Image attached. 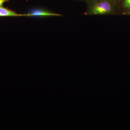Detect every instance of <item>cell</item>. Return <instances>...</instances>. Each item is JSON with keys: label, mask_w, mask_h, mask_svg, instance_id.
Returning a JSON list of instances; mask_svg holds the SVG:
<instances>
[{"label": "cell", "mask_w": 130, "mask_h": 130, "mask_svg": "<svg viewBox=\"0 0 130 130\" xmlns=\"http://www.w3.org/2000/svg\"><path fill=\"white\" fill-rule=\"evenodd\" d=\"M85 15H111L116 14L117 5L112 0H88Z\"/></svg>", "instance_id": "6da1fadb"}, {"label": "cell", "mask_w": 130, "mask_h": 130, "mask_svg": "<svg viewBox=\"0 0 130 130\" xmlns=\"http://www.w3.org/2000/svg\"><path fill=\"white\" fill-rule=\"evenodd\" d=\"M27 17H48V16H60L61 14L54 13L44 9H35L27 13Z\"/></svg>", "instance_id": "7a4b0ae2"}, {"label": "cell", "mask_w": 130, "mask_h": 130, "mask_svg": "<svg viewBox=\"0 0 130 130\" xmlns=\"http://www.w3.org/2000/svg\"><path fill=\"white\" fill-rule=\"evenodd\" d=\"M0 16H11V17H20L27 16V14H19L16 12L5 8L3 6L0 7Z\"/></svg>", "instance_id": "3957f363"}, {"label": "cell", "mask_w": 130, "mask_h": 130, "mask_svg": "<svg viewBox=\"0 0 130 130\" xmlns=\"http://www.w3.org/2000/svg\"><path fill=\"white\" fill-rule=\"evenodd\" d=\"M122 4L121 6L126 14H130V0H121Z\"/></svg>", "instance_id": "277c9868"}, {"label": "cell", "mask_w": 130, "mask_h": 130, "mask_svg": "<svg viewBox=\"0 0 130 130\" xmlns=\"http://www.w3.org/2000/svg\"><path fill=\"white\" fill-rule=\"evenodd\" d=\"M10 0H0V7L3 6V4L5 2H8Z\"/></svg>", "instance_id": "5b68a950"}, {"label": "cell", "mask_w": 130, "mask_h": 130, "mask_svg": "<svg viewBox=\"0 0 130 130\" xmlns=\"http://www.w3.org/2000/svg\"><path fill=\"white\" fill-rule=\"evenodd\" d=\"M112 1H113V2H114L115 3V4H116V5H117V3H118V2H119L121 1V0H112Z\"/></svg>", "instance_id": "8992f818"}, {"label": "cell", "mask_w": 130, "mask_h": 130, "mask_svg": "<svg viewBox=\"0 0 130 130\" xmlns=\"http://www.w3.org/2000/svg\"><path fill=\"white\" fill-rule=\"evenodd\" d=\"M84 1H88V0H84Z\"/></svg>", "instance_id": "52a82bcc"}]
</instances>
